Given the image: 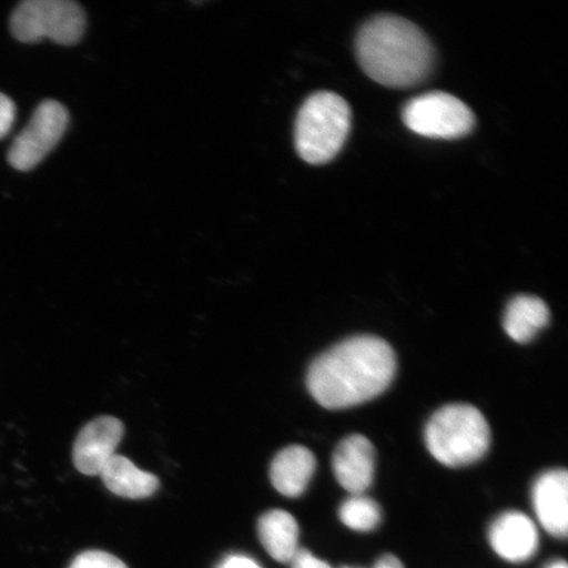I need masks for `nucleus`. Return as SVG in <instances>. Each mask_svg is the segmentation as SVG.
Returning a JSON list of instances; mask_svg holds the SVG:
<instances>
[{
	"label": "nucleus",
	"mask_w": 568,
	"mask_h": 568,
	"mask_svg": "<svg viewBox=\"0 0 568 568\" xmlns=\"http://www.w3.org/2000/svg\"><path fill=\"white\" fill-rule=\"evenodd\" d=\"M351 125L352 111L344 98L335 92H316L297 113L296 151L311 165H323L335 159L343 149Z\"/></svg>",
	"instance_id": "nucleus-4"
},
{
	"label": "nucleus",
	"mask_w": 568,
	"mask_h": 568,
	"mask_svg": "<svg viewBox=\"0 0 568 568\" xmlns=\"http://www.w3.org/2000/svg\"><path fill=\"white\" fill-rule=\"evenodd\" d=\"M338 516L345 527L361 532L375 530L382 521L379 504L365 495H352L341 504Z\"/></svg>",
	"instance_id": "nucleus-16"
},
{
	"label": "nucleus",
	"mask_w": 568,
	"mask_h": 568,
	"mask_svg": "<svg viewBox=\"0 0 568 568\" xmlns=\"http://www.w3.org/2000/svg\"><path fill=\"white\" fill-rule=\"evenodd\" d=\"M359 65L386 88L408 89L432 71L435 53L425 33L410 21L381 16L361 28L355 42Z\"/></svg>",
	"instance_id": "nucleus-2"
},
{
	"label": "nucleus",
	"mask_w": 568,
	"mask_h": 568,
	"mask_svg": "<svg viewBox=\"0 0 568 568\" xmlns=\"http://www.w3.org/2000/svg\"><path fill=\"white\" fill-rule=\"evenodd\" d=\"M16 104H13L9 97H6L0 92V139H3L9 134L13 122H16Z\"/></svg>",
	"instance_id": "nucleus-18"
},
{
	"label": "nucleus",
	"mask_w": 568,
	"mask_h": 568,
	"mask_svg": "<svg viewBox=\"0 0 568 568\" xmlns=\"http://www.w3.org/2000/svg\"><path fill=\"white\" fill-rule=\"evenodd\" d=\"M315 470L316 459L307 447L288 446L273 459L270 479L283 496L297 497L307 489Z\"/></svg>",
	"instance_id": "nucleus-12"
},
{
	"label": "nucleus",
	"mask_w": 568,
	"mask_h": 568,
	"mask_svg": "<svg viewBox=\"0 0 568 568\" xmlns=\"http://www.w3.org/2000/svg\"><path fill=\"white\" fill-rule=\"evenodd\" d=\"M494 551L510 564H524L536 556L539 536L536 524L527 515L509 510L495 518L488 530Z\"/></svg>",
	"instance_id": "nucleus-9"
},
{
	"label": "nucleus",
	"mask_w": 568,
	"mask_h": 568,
	"mask_svg": "<svg viewBox=\"0 0 568 568\" xmlns=\"http://www.w3.org/2000/svg\"><path fill=\"white\" fill-rule=\"evenodd\" d=\"M87 18L80 6L69 0H27L11 18V31L19 41L49 39L61 45L81 40Z\"/></svg>",
	"instance_id": "nucleus-5"
},
{
	"label": "nucleus",
	"mask_w": 568,
	"mask_h": 568,
	"mask_svg": "<svg viewBox=\"0 0 568 568\" xmlns=\"http://www.w3.org/2000/svg\"><path fill=\"white\" fill-rule=\"evenodd\" d=\"M373 568H406L404 567L402 560L393 554H386V556L381 557L376 560V564Z\"/></svg>",
	"instance_id": "nucleus-21"
},
{
	"label": "nucleus",
	"mask_w": 568,
	"mask_h": 568,
	"mask_svg": "<svg viewBox=\"0 0 568 568\" xmlns=\"http://www.w3.org/2000/svg\"><path fill=\"white\" fill-rule=\"evenodd\" d=\"M124 436V425L115 417L102 416L90 422L78 435L73 460L77 470L95 477L109 460L116 456V449Z\"/></svg>",
	"instance_id": "nucleus-8"
},
{
	"label": "nucleus",
	"mask_w": 568,
	"mask_h": 568,
	"mask_svg": "<svg viewBox=\"0 0 568 568\" xmlns=\"http://www.w3.org/2000/svg\"><path fill=\"white\" fill-rule=\"evenodd\" d=\"M408 130L429 139L454 140L466 136L475 125L474 113L447 92H426L410 99L403 109Z\"/></svg>",
	"instance_id": "nucleus-6"
},
{
	"label": "nucleus",
	"mask_w": 568,
	"mask_h": 568,
	"mask_svg": "<svg viewBox=\"0 0 568 568\" xmlns=\"http://www.w3.org/2000/svg\"><path fill=\"white\" fill-rule=\"evenodd\" d=\"M396 374V355L385 339L347 338L310 366L307 386L320 406L345 409L382 395Z\"/></svg>",
	"instance_id": "nucleus-1"
},
{
	"label": "nucleus",
	"mask_w": 568,
	"mask_h": 568,
	"mask_svg": "<svg viewBox=\"0 0 568 568\" xmlns=\"http://www.w3.org/2000/svg\"><path fill=\"white\" fill-rule=\"evenodd\" d=\"M258 537L266 551L281 564H290L300 550V527L286 510L273 509L261 516Z\"/></svg>",
	"instance_id": "nucleus-14"
},
{
	"label": "nucleus",
	"mask_w": 568,
	"mask_h": 568,
	"mask_svg": "<svg viewBox=\"0 0 568 568\" xmlns=\"http://www.w3.org/2000/svg\"><path fill=\"white\" fill-rule=\"evenodd\" d=\"M69 113L61 103L42 102L36 109L30 123L12 142L9 162L21 172H28L51 153L65 133Z\"/></svg>",
	"instance_id": "nucleus-7"
},
{
	"label": "nucleus",
	"mask_w": 568,
	"mask_h": 568,
	"mask_svg": "<svg viewBox=\"0 0 568 568\" xmlns=\"http://www.w3.org/2000/svg\"><path fill=\"white\" fill-rule=\"evenodd\" d=\"M550 311L539 297L518 295L509 302L504 329L518 344H528L549 324Z\"/></svg>",
	"instance_id": "nucleus-15"
},
{
	"label": "nucleus",
	"mask_w": 568,
	"mask_h": 568,
	"mask_svg": "<svg viewBox=\"0 0 568 568\" xmlns=\"http://www.w3.org/2000/svg\"><path fill=\"white\" fill-rule=\"evenodd\" d=\"M532 508L541 527L552 537L566 538L568 530V475L564 468L546 471L531 489Z\"/></svg>",
	"instance_id": "nucleus-11"
},
{
	"label": "nucleus",
	"mask_w": 568,
	"mask_h": 568,
	"mask_svg": "<svg viewBox=\"0 0 568 568\" xmlns=\"http://www.w3.org/2000/svg\"><path fill=\"white\" fill-rule=\"evenodd\" d=\"M219 568H261L253 559L243 556H232L224 560Z\"/></svg>",
	"instance_id": "nucleus-20"
},
{
	"label": "nucleus",
	"mask_w": 568,
	"mask_h": 568,
	"mask_svg": "<svg viewBox=\"0 0 568 568\" xmlns=\"http://www.w3.org/2000/svg\"><path fill=\"white\" fill-rule=\"evenodd\" d=\"M332 466L341 487L351 495H365L375 474V449L371 439L362 435L344 438L333 454Z\"/></svg>",
	"instance_id": "nucleus-10"
},
{
	"label": "nucleus",
	"mask_w": 568,
	"mask_h": 568,
	"mask_svg": "<svg viewBox=\"0 0 568 568\" xmlns=\"http://www.w3.org/2000/svg\"><path fill=\"white\" fill-rule=\"evenodd\" d=\"M424 438L439 464L464 467L486 456L491 429L478 408L470 404H449L430 417Z\"/></svg>",
	"instance_id": "nucleus-3"
},
{
	"label": "nucleus",
	"mask_w": 568,
	"mask_h": 568,
	"mask_svg": "<svg viewBox=\"0 0 568 568\" xmlns=\"http://www.w3.org/2000/svg\"><path fill=\"white\" fill-rule=\"evenodd\" d=\"M99 475L112 494L125 497V499H146L160 488L158 477L140 470L132 460L118 456V454L109 460Z\"/></svg>",
	"instance_id": "nucleus-13"
},
{
	"label": "nucleus",
	"mask_w": 568,
	"mask_h": 568,
	"mask_svg": "<svg viewBox=\"0 0 568 568\" xmlns=\"http://www.w3.org/2000/svg\"><path fill=\"white\" fill-rule=\"evenodd\" d=\"M290 564L293 565V568H332L324 560L318 559L314 554L304 549L297 550Z\"/></svg>",
	"instance_id": "nucleus-19"
},
{
	"label": "nucleus",
	"mask_w": 568,
	"mask_h": 568,
	"mask_svg": "<svg viewBox=\"0 0 568 568\" xmlns=\"http://www.w3.org/2000/svg\"><path fill=\"white\" fill-rule=\"evenodd\" d=\"M69 568H128L122 560L111 554L99 550L84 551Z\"/></svg>",
	"instance_id": "nucleus-17"
},
{
	"label": "nucleus",
	"mask_w": 568,
	"mask_h": 568,
	"mask_svg": "<svg viewBox=\"0 0 568 568\" xmlns=\"http://www.w3.org/2000/svg\"><path fill=\"white\" fill-rule=\"evenodd\" d=\"M545 568H568V567L564 559H556V560H552V562H550Z\"/></svg>",
	"instance_id": "nucleus-22"
}]
</instances>
